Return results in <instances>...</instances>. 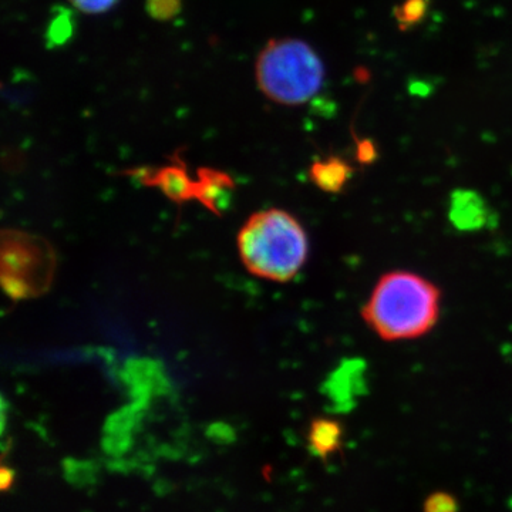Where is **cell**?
<instances>
[{
    "label": "cell",
    "mask_w": 512,
    "mask_h": 512,
    "mask_svg": "<svg viewBox=\"0 0 512 512\" xmlns=\"http://www.w3.org/2000/svg\"><path fill=\"white\" fill-rule=\"evenodd\" d=\"M423 512H458V501L446 491H437L426 498Z\"/></svg>",
    "instance_id": "12"
},
{
    "label": "cell",
    "mask_w": 512,
    "mask_h": 512,
    "mask_svg": "<svg viewBox=\"0 0 512 512\" xmlns=\"http://www.w3.org/2000/svg\"><path fill=\"white\" fill-rule=\"evenodd\" d=\"M256 82L268 99L285 106L312 100L325 82V66L308 43L274 39L256 60Z\"/></svg>",
    "instance_id": "3"
},
{
    "label": "cell",
    "mask_w": 512,
    "mask_h": 512,
    "mask_svg": "<svg viewBox=\"0 0 512 512\" xmlns=\"http://www.w3.org/2000/svg\"><path fill=\"white\" fill-rule=\"evenodd\" d=\"M441 292L414 272L394 271L377 282L362 309L363 320L387 342L421 338L439 322Z\"/></svg>",
    "instance_id": "1"
},
{
    "label": "cell",
    "mask_w": 512,
    "mask_h": 512,
    "mask_svg": "<svg viewBox=\"0 0 512 512\" xmlns=\"http://www.w3.org/2000/svg\"><path fill=\"white\" fill-rule=\"evenodd\" d=\"M15 483V470L8 466H2V468H0V488H2L3 493H8V491L12 490Z\"/></svg>",
    "instance_id": "16"
},
{
    "label": "cell",
    "mask_w": 512,
    "mask_h": 512,
    "mask_svg": "<svg viewBox=\"0 0 512 512\" xmlns=\"http://www.w3.org/2000/svg\"><path fill=\"white\" fill-rule=\"evenodd\" d=\"M238 251L251 274L268 281L288 282L308 259V235L292 214L272 208L248 218L239 231Z\"/></svg>",
    "instance_id": "2"
},
{
    "label": "cell",
    "mask_w": 512,
    "mask_h": 512,
    "mask_svg": "<svg viewBox=\"0 0 512 512\" xmlns=\"http://www.w3.org/2000/svg\"><path fill=\"white\" fill-rule=\"evenodd\" d=\"M56 268V251L47 239L18 229L2 232L0 281L10 299L45 295L55 281Z\"/></svg>",
    "instance_id": "4"
},
{
    "label": "cell",
    "mask_w": 512,
    "mask_h": 512,
    "mask_svg": "<svg viewBox=\"0 0 512 512\" xmlns=\"http://www.w3.org/2000/svg\"><path fill=\"white\" fill-rule=\"evenodd\" d=\"M448 218L458 231L474 232L490 227L495 217L483 195L471 190H457L451 194Z\"/></svg>",
    "instance_id": "6"
},
{
    "label": "cell",
    "mask_w": 512,
    "mask_h": 512,
    "mask_svg": "<svg viewBox=\"0 0 512 512\" xmlns=\"http://www.w3.org/2000/svg\"><path fill=\"white\" fill-rule=\"evenodd\" d=\"M235 181L231 175L215 168L202 167L195 180V200L212 214L222 217L234 197Z\"/></svg>",
    "instance_id": "7"
},
{
    "label": "cell",
    "mask_w": 512,
    "mask_h": 512,
    "mask_svg": "<svg viewBox=\"0 0 512 512\" xmlns=\"http://www.w3.org/2000/svg\"><path fill=\"white\" fill-rule=\"evenodd\" d=\"M343 443H345V429L340 421L329 419V417H318L311 421L308 430V446L320 460L326 461L335 454H339Z\"/></svg>",
    "instance_id": "8"
},
{
    "label": "cell",
    "mask_w": 512,
    "mask_h": 512,
    "mask_svg": "<svg viewBox=\"0 0 512 512\" xmlns=\"http://www.w3.org/2000/svg\"><path fill=\"white\" fill-rule=\"evenodd\" d=\"M365 365L362 360H349L339 367L338 372L333 373L329 393L336 396V402H349L350 397L355 396L357 390L363 387Z\"/></svg>",
    "instance_id": "10"
},
{
    "label": "cell",
    "mask_w": 512,
    "mask_h": 512,
    "mask_svg": "<svg viewBox=\"0 0 512 512\" xmlns=\"http://www.w3.org/2000/svg\"><path fill=\"white\" fill-rule=\"evenodd\" d=\"M353 168L339 157H329L318 160L309 170V178L320 191L328 194H340L349 184Z\"/></svg>",
    "instance_id": "9"
},
{
    "label": "cell",
    "mask_w": 512,
    "mask_h": 512,
    "mask_svg": "<svg viewBox=\"0 0 512 512\" xmlns=\"http://www.w3.org/2000/svg\"><path fill=\"white\" fill-rule=\"evenodd\" d=\"M117 0H70L73 6L84 13H103L113 8Z\"/></svg>",
    "instance_id": "14"
},
{
    "label": "cell",
    "mask_w": 512,
    "mask_h": 512,
    "mask_svg": "<svg viewBox=\"0 0 512 512\" xmlns=\"http://www.w3.org/2000/svg\"><path fill=\"white\" fill-rule=\"evenodd\" d=\"M377 151L375 144L370 140L360 141L359 147H357V160L362 164H370L376 160Z\"/></svg>",
    "instance_id": "15"
},
{
    "label": "cell",
    "mask_w": 512,
    "mask_h": 512,
    "mask_svg": "<svg viewBox=\"0 0 512 512\" xmlns=\"http://www.w3.org/2000/svg\"><path fill=\"white\" fill-rule=\"evenodd\" d=\"M134 174L140 183L158 188L168 200L177 204L195 200V180L188 174L181 158H174L170 164L163 167L138 170Z\"/></svg>",
    "instance_id": "5"
},
{
    "label": "cell",
    "mask_w": 512,
    "mask_h": 512,
    "mask_svg": "<svg viewBox=\"0 0 512 512\" xmlns=\"http://www.w3.org/2000/svg\"><path fill=\"white\" fill-rule=\"evenodd\" d=\"M147 10L153 18L168 20L180 13L181 0H147Z\"/></svg>",
    "instance_id": "13"
},
{
    "label": "cell",
    "mask_w": 512,
    "mask_h": 512,
    "mask_svg": "<svg viewBox=\"0 0 512 512\" xmlns=\"http://www.w3.org/2000/svg\"><path fill=\"white\" fill-rule=\"evenodd\" d=\"M427 9H429V0H406L396 9L394 15L400 28L404 30L420 23L426 16Z\"/></svg>",
    "instance_id": "11"
}]
</instances>
